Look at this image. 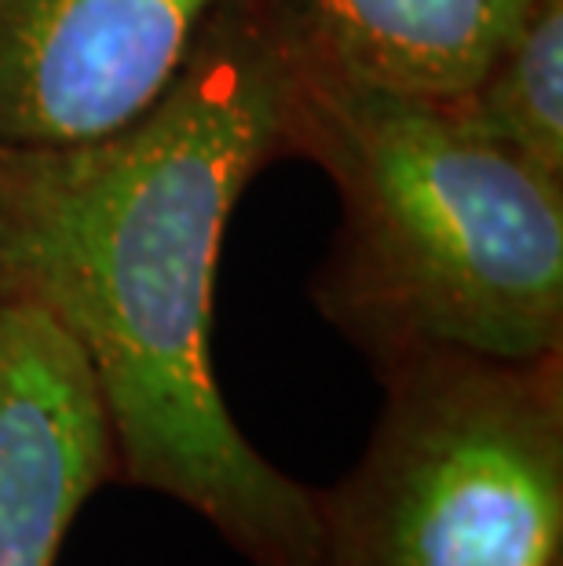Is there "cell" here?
I'll return each instance as SVG.
<instances>
[{
	"mask_svg": "<svg viewBox=\"0 0 563 566\" xmlns=\"http://www.w3.org/2000/svg\"><path fill=\"white\" fill-rule=\"evenodd\" d=\"M442 103L476 136L563 179V0H531L483 74Z\"/></svg>",
	"mask_w": 563,
	"mask_h": 566,
	"instance_id": "obj_7",
	"label": "cell"
},
{
	"mask_svg": "<svg viewBox=\"0 0 563 566\" xmlns=\"http://www.w3.org/2000/svg\"><path fill=\"white\" fill-rule=\"evenodd\" d=\"M285 33L290 158L315 161L341 198L311 279L319 315L374 373L428 352L560 355L563 179L476 136L450 103L369 84Z\"/></svg>",
	"mask_w": 563,
	"mask_h": 566,
	"instance_id": "obj_2",
	"label": "cell"
},
{
	"mask_svg": "<svg viewBox=\"0 0 563 566\" xmlns=\"http://www.w3.org/2000/svg\"><path fill=\"white\" fill-rule=\"evenodd\" d=\"M106 483L117 446L85 352L41 304L0 289V566H55Z\"/></svg>",
	"mask_w": 563,
	"mask_h": 566,
	"instance_id": "obj_5",
	"label": "cell"
},
{
	"mask_svg": "<svg viewBox=\"0 0 563 566\" xmlns=\"http://www.w3.org/2000/svg\"><path fill=\"white\" fill-rule=\"evenodd\" d=\"M293 48L271 0H227L165 95L74 147H0V289L85 352L117 483L198 512L253 566H311L319 490L274 468L212 373V285L246 187L290 158Z\"/></svg>",
	"mask_w": 563,
	"mask_h": 566,
	"instance_id": "obj_1",
	"label": "cell"
},
{
	"mask_svg": "<svg viewBox=\"0 0 563 566\" xmlns=\"http://www.w3.org/2000/svg\"><path fill=\"white\" fill-rule=\"evenodd\" d=\"M377 380L363 457L319 490L311 566H563V352H428Z\"/></svg>",
	"mask_w": 563,
	"mask_h": 566,
	"instance_id": "obj_3",
	"label": "cell"
},
{
	"mask_svg": "<svg viewBox=\"0 0 563 566\" xmlns=\"http://www.w3.org/2000/svg\"><path fill=\"white\" fill-rule=\"evenodd\" d=\"M227 0H0V147H74L132 125Z\"/></svg>",
	"mask_w": 563,
	"mask_h": 566,
	"instance_id": "obj_4",
	"label": "cell"
},
{
	"mask_svg": "<svg viewBox=\"0 0 563 566\" xmlns=\"http://www.w3.org/2000/svg\"><path fill=\"white\" fill-rule=\"evenodd\" d=\"M311 52L369 84L458 99L531 0H271Z\"/></svg>",
	"mask_w": 563,
	"mask_h": 566,
	"instance_id": "obj_6",
	"label": "cell"
}]
</instances>
